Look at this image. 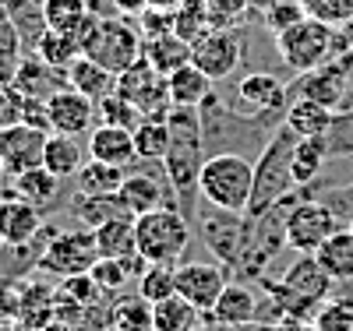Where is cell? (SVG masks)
<instances>
[{
	"mask_svg": "<svg viewBox=\"0 0 353 331\" xmlns=\"http://www.w3.org/2000/svg\"><path fill=\"white\" fill-rule=\"evenodd\" d=\"M170 124V152L163 159L166 180L176 194V208L188 215L194 212V197H198V176L205 166V120L201 106H170L166 113Z\"/></svg>",
	"mask_w": 353,
	"mask_h": 331,
	"instance_id": "obj_1",
	"label": "cell"
},
{
	"mask_svg": "<svg viewBox=\"0 0 353 331\" xmlns=\"http://www.w3.org/2000/svg\"><path fill=\"white\" fill-rule=\"evenodd\" d=\"M81 46L85 56H92L96 64H103L106 71L121 74L128 71L131 64H138L141 60V50H145V36L134 18H106V14H88L74 32H71Z\"/></svg>",
	"mask_w": 353,
	"mask_h": 331,
	"instance_id": "obj_2",
	"label": "cell"
},
{
	"mask_svg": "<svg viewBox=\"0 0 353 331\" xmlns=\"http://www.w3.org/2000/svg\"><path fill=\"white\" fill-rule=\"evenodd\" d=\"M254 194V162L241 152H216L198 176V197L219 212H248Z\"/></svg>",
	"mask_w": 353,
	"mask_h": 331,
	"instance_id": "obj_3",
	"label": "cell"
},
{
	"mask_svg": "<svg viewBox=\"0 0 353 331\" xmlns=\"http://www.w3.org/2000/svg\"><path fill=\"white\" fill-rule=\"evenodd\" d=\"M297 134L286 124H279L269 141L261 148V159L254 162V194H251V208L248 215H261L276 208L283 197H290L297 191V180H293V148H297Z\"/></svg>",
	"mask_w": 353,
	"mask_h": 331,
	"instance_id": "obj_4",
	"label": "cell"
},
{
	"mask_svg": "<svg viewBox=\"0 0 353 331\" xmlns=\"http://www.w3.org/2000/svg\"><path fill=\"white\" fill-rule=\"evenodd\" d=\"M343 50H350L343 32L318 18H301L297 25H290L286 32L276 36V53L293 74H307L321 64H329Z\"/></svg>",
	"mask_w": 353,
	"mask_h": 331,
	"instance_id": "obj_5",
	"label": "cell"
},
{
	"mask_svg": "<svg viewBox=\"0 0 353 331\" xmlns=\"http://www.w3.org/2000/svg\"><path fill=\"white\" fill-rule=\"evenodd\" d=\"M138 254L149 264H181L191 247V219L181 208H156L134 219Z\"/></svg>",
	"mask_w": 353,
	"mask_h": 331,
	"instance_id": "obj_6",
	"label": "cell"
},
{
	"mask_svg": "<svg viewBox=\"0 0 353 331\" xmlns=\"http://www.w3.org/2000/svg\"><path fill=\"white\" fill-rule=\"evenodd\" d=\"M39 239H46V247L39 250L36 264H39V272H46V275H57V279L85 275V272H92V264L99 261L92 229H68V233H61L53 226H43Z\"/></svg>",
	"mask_w": 353,
	"mask_h": 331,
	"instance_id": "obj_7",
	"label": "cell"
},
{
	"mask_svg": "<svg viewBox=\"0 0 353 331\" xmlns=\"http://www.w3.org/2000/svg\"><path fill=\"white\" fill-rule=\"evenodd\" d=\"M339 226L336 208L325 197H301L286 208V247L297 254H314Z\"/></svg>",
	"mask_w": 353,
	"mask_h": 331,
	"instance_id": "obj_8",
	"label": "cell"
},
{
	"mask_svg": "<svg viewBox=\"0 0 353 331\" xmlns=\"http://www.w3.org/2000/svg\"><path fill=\"white\" fill-rule=\"evenodd\" d=\"M332 292V279L325 275V268L314 261V254H301V261L286 272V279L276 286L279 307L286 314L307 317L311 310H318Z\"/></svg>",
	"mask_w": 353,
	"mask_h": 331,
	"instance_id": "obj_9",
	"label": "cell"
},
{
	"mask_svg": "<svg viewBox=\"0 0 353 331\" xmlns=\"http://www.w3.org/2000/svg\"><path fill=\"white\" fill-rule=\"evenodd\" d=\"M350 81H353V50H343L336 53L329 64H321L307 74H301L297 81L290 85V96L293 99H314L329 109H339L346 103V92H350Z\"/></svg>",
	"mask_w": 353,
	"mask_h": 331,
	"instance_id": "obj_10",
	"label": "cell"
},
{
	"mask_svg": "<svg viewBox=\"0 0 353 331\" xmlns=\"http://www.w3.org/2000/svg\"><path fill=\"white\" fill-rule=\"evenodd\" d=\"M241 60H244V43H241V32L230 25H212L209 32L191 43V64H198L212 81L233 78Z\"/></svg>",
	"mask_w": 353,
	"mask_h": 331,
	"instance_id": "obj_11",
	"label": "cell"
},
{
	"mask_svg": "<svg viewBox=\"0 0 353 331\" xmlns=\"http://www.w3.org/2000/svg\"><path fill=\"white\" fill-rule=\"evenodd\" d=\"M117 96H124L131 106L141 109V116L152 120H166L170 113V88H166V74H159L149 60H138L128 71L117 74Z\"/></svg>",
	"mask_w": 353,
	"mask_h": 331,
	"instance_id": "obj_12",
	"label": "cell"
},
{
	"mask_svg": "<svg viewBox=\"0 0 353 331\" xmlns=\"http://www.w3.org/2000/svg\"><path fill=\"white\" fill-rule=\"evenodd\" d=\"M248 233H251V215L244 212H219L212 208V215H201V236L209 244L212 257L237 268L244 247H248Z\"/></svg>",
	"mask_w": 353,
	"mask_h": 331,
	"instance_id": "obj_13",
	"label": "cell"
},
{
	"mask_svg": "<svg viewBox=\"0 0 353 331\" xmlns=\"http://www.w3.org/2000/svg\"><path fill=\"white\" fill-rule=\"evenodd\" d=\"M46 113H50V131L53 134L81 138V134H92L96 116H99V103L88 99L85 92H78V88L64 85L61 92H53L46 99Z\"/></svg>",
	"mask_w": 353,
	"mask_h": 331,
	"instance_id": "obj_14",
	"label": "cell"
},
{
	"mask_svg": "<svg viewBox=\"0 0 353 331\" xmlns=\"http://www.w3.org/2000/svg\"><path fill=\"white\" fill-rule=\"evenodd\" d=\"M124 204L131 208V215H145V212H156V208H176V194L166 180V169H128L121 191Z\"/></svg>",
	"mask_w": 353,
	"mask_h": 331,
	"instance_id": "obj_15",
	"label": "cell"
},
{
	"mask_svg": "<svg viewBox=\"0 0 353 331\" xmlns=\"http://www.w3.org/2000/svg\"><path fill=\"white\" fill-rule=\"evenodd\" d=\"M46 138H50V131H39L32 124H11L0 131V166H4V173L18 176L25 169L43 166Z\"/></svg>",
	"mask_w": 353,
	"mask_h": 331,
	"instance_id": "obj_16",
	"label": "cell"
},
{
	"mask_svg": "<svg viewBox=\"0 0 353 331\" xmlns=\"http://www.w3.org/2000/svg\"><path fill=\"white\" fill-rule=\"evenodd\" d=\"M226 282H230L226 272L212 261H181L176 264V296H184L201 314H209L216 307Z\"/></svg>",
	"mask_w": 353,
	"mask_h": 331,
	"instance_id": "obj_17",
	"label": "cell"
},
{
	"mask_svg": "<svg viewBox=\"0 0 353 331\" xmlns=\"http://www.w3.org/2000/svg\"><path fill=\"white\" fill-rule=\"evenodd\" d=\"M39 233H43V212L36 204L21 201L11 191L0 194V247L21 250L28 244H36Z\"/></svg>",
	"mask_w": 353,
	"mask_h": 331,
	"instance_id": "obj_18",
	"label": "cell"
},
{
	"mask_svg": "<svg viewBox=\"0 0 353 331\" xmlns=\"http://www.w3.org/2000/svg\"><path fill=\"white\" fill-rule=\"evenodd\" d=\"M88 159H99V162H113V166H124L131 169L138 159V148H134V131L128 127H113V124H96L92 134H88Z\"/></svg>",
	"mask_w": 353,
	"mask_h": 331,
	"instance_id": "obj_19",
	"label": "cell"
},
{
	"mask_svg": "<svg viewBox=\"0 0 353 331\" xmlns=\"http://www.w3.org/2000/svg\"><path fill=\"white\" fill-rule=\"evenodd\" d=\"M237 99L254 106L258 113H286L293 96H290V85H283L276 74L254 71V74H244L237 81Z\"/></svg>",
	"mask_w": 353,
	"mask_h": 331,
	"instance_id": "obj_20",
	"label": "cell"
},
{
	"mask_svg": "<svg viewBox=\"0 0 353 331\" xmlns=\"http://www.w3.org/2000/svg\"><path fill=\"white\" fill-rule=\"evenodd\" d=\"M258 314V299H254V289L248 282H226V289L219 292L216 307L209 310V317L223 328H241V324H251Z\"/></svg>",
	"mask_w": 353,
	"mask_h": 331,
	"instance_id": "obj_21",
	"label": "cell"
},
{
	"mask_svg": "<svg viewBox=\"0 0 353 331\" xmlns=\"http://www.w3.org/2000/svg\"><path fill=\"white\" fill-rule=\"evenodd\" d=\"M11 180H14L11 194H18V197L28 201V204H36L39 212H50V208L57 204V197H61V191H64V180L53 176L46 166L25 169V173H18V176H11Z\"/></svg>",
	"mask_w": 353,
	"mask_h": 331,
	"instance_id": "obj_22",
	"label": "cell"
},
{
	"mask_svg": "<svg viewBox=\"0 0 353 331\" xmlns=\"http://www.w3.org/2000/svg\"><path fill=\"white\" fill-rule=\"evenodd\" d=\"M336 120V109L321 106L314 99H290L286 113H283V124L297 134V138H325V131L332 127Z\"/></svg>",
	"mask_w": 353,
	"mask_h": 331,
	"instance_id": "obj_23",
	"label": "cell"
},
{
	"mask_svg": "<svg viewBox=\"0 0 353 331\" xmlns=\"http://www.w3.org/2000/svg\"><path fill=\"white\" fill-rule=\"evenodd\" d=\"M314 261L325 268L332 282H353V229L339 226L325 244L314 250Z\"/></svg>",
	"mask_w": 353,
	"mask_h": 331,
	"instance_id": "obj_24",
	"label": "cell"
},
{
	"mask_svg": "<svg viewBox=\"0 0 353 331\" xmlns=\"http://www.w3.org/2000/svg\"><path fill=\"white\" fill-rule=\"evenodd\" d=\"M212 78L205 74L198 64H188L176 67L173 74H166V88H170V103L173 106H201L205 99L212 96Z\"/></svg>",
	"mask_w": 353,
	"mask_h": 331,
	"instance_id": "obj_25",
	"label": "cell"
},
{
	"mask_svg": "<svg viewBox=\"0 0 353 331\" xmlns=\"http://www.w3.org/2000/svg\"><path fill=\"white\" fill-rule=\"evenodd\" d=\"M14 85L21 88L25 96L50 99L53 92H61V88L68 85V71H57V67L43 64V60L32 53V56H21V67H18V78H14Z\"/></svg>",
	"mask_w": 353,
	"mask_h": 331,
	"instance_id": "obj_26",
	"label": "cell"
},
{
	"mask_svg": "<svg viewBox=\"0 0 353 331\" xmlns=\"http://www.w3.org/2000/svg\"><path fill=\"white\" fill-rule=\"evenodd\" d=\"M74 215L85 229H99L113 219H134L121 194H78L74 197Z\"/></svg>",
	"mask_w": 353,
	"mask_h": 331,
	"instance_id": "obj_27",
	"label": "cell"
},
{
	"mask_svg": "<svg viewBox=\"0 0 353 331\" xmlns=\"http://www.w3.org/2000/svg\"><path fill=\"white\" fill-rule=\"evenodd\" d=\"M68 85L71 88H78V92H85L88 99H106L110 92H117V74L113 71H106L103 64H96L92 56H78L74 64L68 67Z\"/></svg>",
	"mask_w": 353,
	"mask_h": 331,
	"instance_id": "obj_28",
	"label": "cell"
},
{
	"mask_svg": "<svg viewBox=\"0 0 353 331\" xmlns=\"http://www.w3.org/2000/svg\"><path fill=\"white\" fill-rule=\"evenodd\" d=\"M85 152H88V148H81L78 138H71V134H50L46 138V152H43V166L53 176L71 180L85 166Z\"/></svg>",
	"mask_w": 353,
	"mask_h": 331,
	"instance_id": "obj_29",
	"label": "cell"
},
{
	"mask_svg": "<svg viewBox=\"0 0 353 331\" xmlns=\"http://www.w3.org/2000/svg\"><path fill=\"white\" fill-rule=\"evenodd\" d=\"M96 233V250L99 257H110V261H124L131 254H138V236H134V219H113Z\"/></svg>",
	"mask_w": 353,
	"mask_h": 331,
	"instance_id": "obj_30",
	"label": "cell"
},
{
	"mask_svg": "<svg viewBox=\"0 0 353 331\" xmlns=\"http://www.w3.org/2000/svg\"><path fill=\"white\" fill-rule=\"evenodd\" d=\"M141 56L149 60L159 74H173L176 67H184L191 60V43H184L181 36H173V32L170 36H152V39H145Z\"/></svg>",
	"mask_w": 353,
	"mask_h": 331,
	"instance_id": "obj_31",
	"label": "cell"
},
{
	"mask_svg": "<svg viewBox=\"0 0 353 331\" xmlns=\"http://www.w3.org/2000/svg\"><path fill=\"white\" fill-rule=\"evenodd\" d=\"M128 169L124 166H113V162H99V159H88L78 176H74V187L78 194H117L124 184Z\"/></svg>",
	"mask_w": 353,
	"mask_h": 331,
	"instance_id": "obj_32",
	"label": "cell"
},
{
	"mask_svg": "<svg viewBox=\"0 0 353 331\" xmlns=\"http://www.w3.org/2000/svg\"><path fill=\"white\" fill-rule=\"evenodd\" d=\"M325 162H329L325 138H301L297 148H293V180H297V187H311L325 169Z\"/></svg>",
	"mask_w": 353,
	"mask_h": 331,
	"instance_id": "obj_33",
	"label": "cell"
},
{
	"mask_svg": "<svg viewBox=\"0 0 353 331\" xmlns=\"http://www.w3.org/2000/svg\"><path fill=\"white\" fill-rule=\"evenodd\" d=\"M32 53L43 60V64H50V67H57V71H68L74 60L81 56V46H78V39H74L71 32H57V28H46V32L36 39Z\"/></svg>",
	"mask_w": 353,
	"mask_h": 331,
	"instance_id": "obj_34",
	"label": "cell"
},
{
	"mask_svg": "<svg viewBox=\"0 0 353 331\" xmlns=\"http://www.w3.org/2000/svg\"><path fill=\"white\" fill-rule=\"evenodd\" d=\"M152 324L156 331H198L201 310L184 296H170L163 303H152Z\"/></svg>",
	"mask_w": 353,
	"mask_h": 331,
	"instance_id": "obj_35",
	"label": "cell"
},
{
	"mask_svg": "<svg viewBox=\"0 0 353 331\" xmlns=\"http://www.w3.org/2000/svg\"><path fill=\"white\" fill-rule=\"evenodd\" d=\"M134 148L141 162H163L170 152V124L166 120H152L145 116L134 127Z\"/></svg>",
	"mask_w": 353,
	"mask_h": 331,
	"instance_id": "obj_36",
	"label": "cell"
},
{
	"mask_svg": "<svg viewBox=\"0 0 353 331\" xmlns=\"http://www.w3.org/2000/svg\"><path fill=\"white\" fill-rule=\"evenodd\" d=\"M88 14H92L88 0H43V21L57 32H74Z\"/></svg>",
	"mask_w": 353,
	"mask_h": 331,
	"instance_id": "obj_37",
	"label": "cell"
},
{
	"mask_svg": "<svg viewBox=\"0 0 353 331\" xmlns=\"http://www.w3.org/2000/svg\"><path fill=\"white\" fill-rule=\"evenodd\" d=\"M138 296H145L149 303L176 296V264H149L138 279Z\"/></svg>",
	"mask_w": 353,
	"mask_h": 331,
	"instance_id": "obj_38",
	"label": "cell"
},
{
	"mask_svg": "<svg viewBox=\"0 0 353 331\" xmlns=\"http://www.w3.org/2000/svg\"><path fill=\"white\" fill-rule=\"evenodd\" d=\"M113 328H121V331H156V324H152V303L145 296H131V299H124V303H117Z\"/></svg>",
	"mask_w": 353,
	"mask_h": 331,
	"instance_id": "obj_39",
	"label": "cell"
},
{
	"mask_svg": "<svg viewBox=\"0 0 353 331\" xmlns=\"http://www.w3.org/2000/svg\"><path fill=\"white\" fill-rule=\"evenodd\" d=\"M141 120H145L141 109L131 106L124 96L110 92L106 99H99V124H113V127H128V131H134Z\"/></svg>",
	"mask_w": 353,
	"mask_h": 331,
	"instance_id": "obj_40",
	"label": "cell"
},
{
	"mask_svg": "<svg viewBox=\"0 0 353 331\" xmlns=\"http://www.w3.org/2000/svg\"><path fill=\"white\" fill-rule=\"evenodd\" d=\"M301 4L307 18H318L332 28H343L353 18V0H301Z\"/></svg>",
	"mask_w": 353,
	"mask_h": 331,
	"instance_id": "obj_41",
	"label": "cell"
},
{
	"mask_svg": "<svg viewBox=\"0 0 353 331\" xmlns=\"http://www.w3.org/2000/svg\"><path fill=\"white\" fill-rule=\"evenodd\" d=\"M301 18H307L301 0H272V4L265 8V28H269L272 36L286 32V28H290V25H297Z\"/></svg>",
	"mask_w": 353,
	"mask_h": 331,
	"instance_id": "obj_42",
	"label": "cell"
},
{
	"mask_svg": "<svg viewBox=\"0 0 353 331\" xmlns=\"http://www.w3.org/2000/svg\"><path fill=\"white\" fill-rule=\"evenodd\" d=\"M96 279V286L103 289V296H113V292H121L124 286H128V268H124V261H110V257H99L96 264H92V272H88Z\"/></svg>",
	"mask_w": 353,
	"mask_h": 331,
	"instance_id": "obj_43",
	"label": "cell"
},
{
	"mask_svg": "<svg viewBox=\"0 0 353 331\" xmlns=\"http://www.w3.org/2000/svg\"><path fill=\"white\" fill-rule=\"evenodd\" d=\"M325 145H329V156H350L353 152V109L336 113L332 127L325 131Z\"/></svg>",
	"mask_w": 353,
	"mask_h": 331,
	"instance_id": "obj_44",
	"label": "cell"
},
{
	"mask_svg": "<svg viewBox=\"0 0 353 331\" xmlns=\"http://www.w3.org/2000/svg\"><path fill=\"white\" fill-rule=\"evenodd\" d=\"M314 331H353V303H325V307H318Z\"/></svg>",
	"mask_w": 353,
	"mask_h": 331,
	"instance_id": "obj_45",
	"label": "cell"
},
{
	"mask_svg": "<svg viewBox=\"0 0 353 331\" xmlns=\"http://www.w3.org/2000/svg\"><path fill=\"white\" fill-rule=\"evenodd\" d=\"M21 109H25V92L18 85H0V131L21 124Z\"/></svg>",
	"mask_w": 353,
	"mask_h": 331,
	"instance_id": "obj_46",
	"label": "cell"
},
{
	"mask_svg": "<svg viewBox=\"0 0 353 331\" xmlns=\"http://www.w3.org/2000/svg\"><path fill=\"white\" fill-rule=\"evenodd\" d=\"M173 14H176V11L145 8L134 21H138V28H141V36H145V39H152V36H170V32H173Z\"/></svg>",
	"mask_w": 353,
	"mask_h": 331,
	"instance_id": "obj_47",
	"label": "cell"
},
{
	"mask_svg": "<svg viewBox=\"0 0 353 331\" xmlns=\"http://www.w3.org/2000/svg\"><path fill=\"white\" fill-rule=\"evenodd\" d=\"M251 0H205V8H209V18L212 25H230L237 14L248 11Z\"/></svg>",
	"mask_w": 353,
	"mask_h": 331,
	"instance_id": "obj_48",
	"label": "cell"
},
{
	"mask_svg": "<svg viewBox=\"0 0 353 331\" xmlns=\"http://www.w3.org/2000/svg\"><path fill=\"white\" fill-rule=\"evenodd\" d=\"M21 46H25V39H21V32H18V21L0 8V50H11V53H21Z\"/></svg>",
	"mask_w": 353,
	"mask_h": 331,
	"instance_id": "obj_49",
	"label": "cell"
},
{
	"mask_svg": "<svg viewBox=\"0 0 353 331\" xmlns=\"http://www.w3.org/2000/svg\"><path fill=\"white\" fill-rule=\"evenodd\" d=\"M18 314H21V303H18L14 286H0V324H4V321H14Z\"/></svg>",
	"mask_w": 353,
	"mask_h": 331,
	"instance_id": "obj_50",
	"label": "cell"
},
{
	"mask_svg": "<svg viewBox=\"0 0 353 331\" xmlns=\"http://www.w3.org/2000/svg\"><path fill=\"white\" fill-rule=\"evenodd\" d=\"M18 67H21V53L0 50V85H14V78H18Z\"/></svg>",
	"mask_w": 353,
	"mask_h": 331,
	"instance_id": "obj_51",
	"label": "cell"
},
{
	"mask_svg": "<svg viewBox=\"0 0 353 331\" xmlns=\"http://www.w3.org/2000/svg\"><path fill=\"white\" fill-rule=\"evenodd\" d=\"M110 4L117 8V14H124V18H138L145 8H149V0H110Z\"/></svg>",
	"mask_w": 353,
	"mask_h": 331,
	"instance_id": "obj_52",
	"label": "cell"
},
{
	"mask_svg": "<svg viewBox=\"0 0 353 331\" xmlns=\"http://www.w3.org/2000/svg\"><path fill=\"white\" fill-rule=\"evenodd\" d=\"M188 0H149V8H159V11H181Z\"/></svg>",
	"mask_w": 353,
	"mask_h": 331,
	"instance_id": "obj_53",
	"label": "cell"
},
{
	"mask_svg": "<svg viewBox=\"0 0 353 331\" xmlns=\"http://www.w3.org/2000/svg\"><path fill=\"white\" fill-rule=\"evenodd\" d=\"M339 32H343V39H346V46L353 50V18H350V21H346V25L339 28Z\"/></svg>",
	"mask_w": 353,
	"mask_h": 331,
	"instance_id": "obj_54",
	"label": "cell"
},
{
	"mask_svg": "<svg viewBox=\"0 0 353 331\" xmlns=\"http://www.w3.org/2000/svg\"><path fill=\"white\" fill-rule=\"evenodd\" d=\"M0 176H8V173H4V166H0ZM0 194H4V180H0Z\"/></svg>",
	"mask_w": 353,
	"mask_h": 331,
	"instance_id": "obj_55",
	"label": "cell"
},
{
	"mask_svg": "<svg viewBox=\"0 0 353 331\" xmlns=\"http://www.w3.org/2000/svg\"><path fill=\"white\" fill-rule=\"evenodd\" d=\"M346 226H350V229H353V215H350V219H346Z\"/></svg>",
	"mask_w": 353,
	"mask_h": 331,
	"instance_id": "obj_56",
	"label": "cell"
},
{
	"mask_svg": "<svg viewBox=\"0 0 353 331\" xmlns=\"http://www.w3.org/2000/svg\"><path fill=\"white\" fill-rule=\"evenodd\" d=\"M36 4H43V0H36Z\"/></svg>",
	"mask_w": 353,
	"mask_h": 331,
	"instance_id": "obj_57",
	"label": "cell"
}]
</instances>
